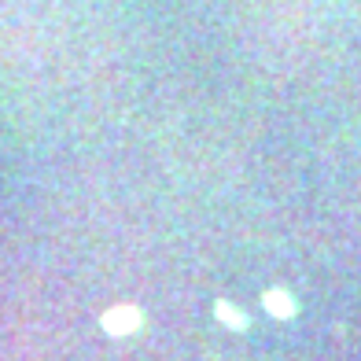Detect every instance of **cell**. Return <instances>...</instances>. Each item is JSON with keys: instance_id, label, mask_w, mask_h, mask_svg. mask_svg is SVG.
Returning <instances> with one entry per match:
<instances>
[{"instance_id": "obj_1", "label": "cell", "mask_w": 361, "mask_h": 361, "mask_svg": "<svg viewBox=\"0 0 361 361\" xmlns=\"http://www.w3.org/2000/svg\"><path fill=\"white\" fill-rule=\"evenodd\" d=\"M104 328H111L114 336H129L133 328H140V314L133 306H118V310H111V314L104 317Z\"/></svg>"}, {"instance_id": "obj_2", "label": "cell", "mask_w": 361, "mask_h": 361, "mask_svg": "<svg viewBox=\"0 0 361 361\" xmlns=\"http://www.w3.org/2000/svg\"><path fill=\"white\" fill-rule=\"evenodd\" d=\"M266 306H269L273 317H291V314H295L291 295H284V291H266Z\"/></svg>"}, {"instance_id": "obj_3", "label": "cell", "mask_w": 361, "mask_h": 361, "mask_svg": "<svg viewBox=\"0 0 361 361\" xmlns=\"http://www.w3.org/2000/svg\"><path fill=\"white\" fill-rule=\"evenodd\" d=\"M218 317H225V321H228V324H236V328H243V317H240V314H236V310H228V306H225V302H221V306H218Z\"/></svg>"}]
</instances>
